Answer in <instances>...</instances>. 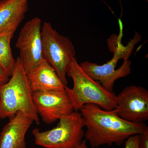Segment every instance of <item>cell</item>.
I'll list each match as a JSON object with an SVG mask.
<instances>
[{"label":"cell","mask_w":148,"mask_h":148,"mask_svg":"<svg viewBox=\"0 0 148 148\" xmlns=\"http://www.w3.org/2000/svg\"><path fill=\"white\" fill-rule=\"evenodd\" d=\"M79 111L86 128L85 140L92 148L113 144L121 145L130 136L144 132L147 127L144 123L126 121L112 111L94 104H86Z\"/></svg>","instance_id":"1"},{"label":"cell","mask_w":148,"mask_h":148,"mask_svg":"<svg viewBox=\"0 0 148 148\" xmlns=\"http://www.w3.org/2000/svg\"><path fill=\"white\" fill-rule=\"evenodd\" d=\"M10 77L7 82L0 86V119L9 118L21 112L39 124V116L33 102V92L19 56Z\"/></svg>","instance_id":"2"},{"label":"cell","mask_w":148,"mask_h":148,"mask_svg":"<svg viewBox=\"0 0 148 148\" xmlns=\"http://www.w3.org/2000/svg\"><path fill=\"white\" fill-rule=\"evenodd\" d=\"M67 76L73 82L72 89L66 86L73 106L74 110L79 112L84 105H97L105 110L112 111L116 106V95L110 92L97 81L92 79L82 69L75 57L70 64Z\"/></svg>","instance_id":"3"},{"label":"cell","mask_w":148,"mask_h":148,"mask_svg":"<svg viewBox=\"0 0 148 148\" xmlns=\"http://www.w3.org/2000/svg\"><path fill=\"white\" fill-rule=\"evenodd\" d=\"M134 48V45L130 42L126 46L117 43L109 48L114 55L106 64L99 65L86 61L79 66L91 78L98 82L108 91L112 92L117 79L131 73V62L128 58Z\"/></svg>","instance_id":"4"},{"label":"cell","mask_w":148,"mask_h":148,"mask_svg":"<svg viewBox=\"0 0 148 148\" xmlns=\"http://www.w3.org/2000/svg\"><path fill=\"white\" fill-rule=\"evenodd\" d=\"M84 127L81 114L74 111L60 119L56 127L44 131L36 128L32 134L35 145L44 148H76L84 137Z\"/></svg>","instance_id":"5"},{"label":"cell","mask_w":148,"mask_h":148,"mask_svg":"<svg viewBox=\"0 0 148 148\" xmlns=\"http://www.w3.org/2000/svg\"><path fill=\"white\" fill-rule=\"evenodd\" d=\"M41 36L44 59L53 67L67 86V71L76 55L73 42L68 37L60 34L50 23L46 21L42 27Z\"/></svg>","instance_id":"6"},{"label":"cell","mask_w":148,"mask_h":148,"mask_svg":"<svg viewBox=\"0 0 148 148\" xmlns=\"http://www.w3.org/2000/svg\"><path fill=\"white\" fill-rule=\"evenodd\" d=\"M41 19L35 17L27 21L21 28L16 43L26 73L36 67L43 60Z\"/></svg>","instance_id":"7"},{"label":"cell","mask_w":148,"mask_h":148,"mask_svg":"<svg viewBox=\"0 0 148 148\" xmlns=\"http://www.w3.org/2000/svg\"><path fill=\"white\" fill-rule=\"evenodd\" d=\"M66 86L60 90L33 92L35 108L46 124L53 123L75 111Z\"/></svg>","instance_id":"8"},{"label":"cell","mask_w":148,"mask_h":148,"mask_svg":"<svg viewBox=\"0 0 148 148\" xmlns=\"http://www.w3.org/2000/svg\"><path fill=\"white\" fill-rule=\"evenodd\" d=\"M123 119L133 123L148 119V91L142 86L132 85L116 95V106L112 110Z\"/></svg>","instance_id":"9"},{"label":"cell","mask_w":148,"mask_h":148,"mask_svg":"<svg viewBox=\"0 0 148 148\" xmlns=\"http://www.w3.org/2000/svg\"><path fill=\"white\" fill-rule=\"evenodd\" d=\"M9 119L0 133V148H27L26 134L34 121L21 112Z\"/></svg>","instance_id":"10"},{"label":"cell","mask_w":148,"mask_h":148,"mask_svg":"<svg viewBox=\"0 0 148 148\" xmlns=\"http://www.w3.org/2000/svg\"><path fill=\"white\" fill-rule=\"evenodd\" d=\"M26 73L33 92L60 90L66 87L55 70L44 59Z\"/></svg>","instance_id":"11"},{"label":"cell","mask_w":148,"mask_h":148,"mask_svg":"<svg viewBox=\"0 0 148 148\" xmlns=\"http://www.w3.org/2000/svg\"><path fill=\"white\" fill-rule=\"evenodd\" d=\"M29 0H0V32L20 24L29 9Z\"/></svg>","instance_id":"12"},{"label":"cell","mask_w":148,"mask_h":148,"mask_svg":"<svg viewBox=\"0 0 148 148\" xmlns=\"http://www.w3.org/2000/svg\"><path fill=\"white\" fill-rule=\"evenodd\" d=\"M19 25L14 24L0 32V66L10 77L16 62L12 52L11 41Z\"/></svg>","instance_id":"13"},{"label":"cell","mask_w":148,"mask_h":148,"mask_svg":"<svg viewBox=\"0 0 148 148\" xmlns=\"http://www.w3.org/2000/svg\"><path fill=\"white\" fill-rule=\"evenodd\" d=\"M139 142L140 137L139 134L132 135L125 142L124 148H140Z\"/></svg>","instance_id":"14"},{"label":"cell","mask_w":148,"mask_h":148,"mask_svg":"<svg viewBox=\"0 0 148 148\" xmlns=\"http://www.w3.org/2000/svg\"><path fill=\"white\" fill-rule=\"evenodd\" d=\"M140 137V148H148V127L147 126L144 132L139 134Z\"/></svg>","instance_id":"15"},{"label":"cell","mask_w":148,"mask_h":148,"mask_svg":"<svg viewBox=\"0 0 148 148\" xmlns=\"http://www.w3.org/2000/svg\"><path fill=\"white\" fill-rule=\"evenodd\" d=\"M9 78L8 74L0 66V86L7 82L9 79Z\"/></svg>","instance_id":"16"},{"label":"cell","mask_w":148,"mask_h":148,"mask_svg":"<svg viewBox=\"0 0 148 148\" xmlns=\"http://www.w3.org/2000/svg\"><path fill=\"white\" fill-rule=\"evenodd\" d=\"M86 142L87 141L86 140H83L82 143L77 147L76 148H89L88 147Z\"/></svg>","instance_id":"17"}]
</instances>
